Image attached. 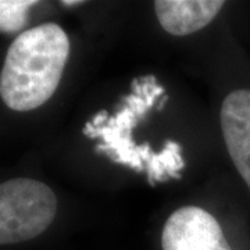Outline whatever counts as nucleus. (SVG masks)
<instances>
[{
	"label": "nucleus",
	"mask_w": 250,
	"mask_h": 250,
	"mask_svg": "<svg viewBox=\"0 0 250 250\" xmlns=\"http://www.w3.org/2000/svg\"><path fill=\"white\" fill-rule=\"evenodd\" d=\"M164 93V86L154 75L135 78L131 82V93L121 99L116 111L108 114L104 123L92 124L88 121L82 128V134L89 139L102 141L95 147L96 153L107 156L116 164L146 172L150 187L168 179H179L185 167L179 143L168 139L160 152H156L149 143L136 145L132 136L135 126Z\"/></svg>",
	"instance_id": "nucleus-1"
},
{
	"label": "nucleus",
	"mask_w": 250,
	"mask_h": 250,
	"mask_svg": "<svg viewBox=\"0 0 250 250\" xmlns=\"http://www.w3.org/2000/svg\"><path fill=\"white\" fill-rule=\"evenodd\" d=\"M70 39L47 22L24 31L10 45L0 72V98L14 111L41 107L54 95L67 60Z\"/></svg>",
	"instance_id": "nucleus-2"
},
{
	"label": "nucleus",
	"mask_w": 250,
	"mask_h": 250,
	"mask_svg": "<svg viewBox=\"0 0 250 250\" xmlns=\"http://www.w3.org/2000/svg\"><path fill=\"white\" fill-rule=\"evenodd\" d=\"M57 213V197L45 182L16 178L0 184V245L43 233Z\"/></svg>",
	"instance_id": "nucleus-3"
},
{
	"label": "nucleus",
	"mask_w": 250,
	"mask_h": 250,
	"mask_svg": "<svg viewBox=\"0 0 250 250\" xmlns=\"http://www.w3.org/2000/svg\"><path fill=\"white\" fill-rule=\"evenodd\" d=\"M163 250H231L218 221L196 206L175 210L164 224Z\"/></svg>",
	"instance_id": "nucleus-4"
},
{
	"label": "nucleus",
	"mask_w": 250,
	"mask_h": 250,
	"mask_svg": "<svg viewBox=\"0 0 250 250\" xmlns=\"http://www.w3.org/2000/svg\"><path fill=\"white\" fill-rule=\"evenodd\" d=\"M220 118L227 150L250 188V89L233 90L224 99Z\"/></svg>",
	"instance_id": "nucleus-5"
},
{
	"label": "nucleus",
	"mask_w": 250,
	"mask_h": 250,
	"mask_svg": "<svg viewBox=\"0 0 250 250\" xmlns=\"http://www.w3.org/2000/svg\"><path fill=\"white\" fill-rule=\"evenodd\" d=\"M224 7L221 0H157L156 16L166 32L175 36L193 34L208 25Z\"/></svg>",
	"instance_id": "nucleus-6"
},
{
	"label": "nucleus",
	"mask_w": 250,
	"mask_h": 250,
	"mask_svg": "<svg viewBox=\"0 0 250 250\" xmlns=\"http://www.w3.org/2000/svg\"><path fill=\"white\" fill-rule=\"evenodd\" d=\"M35 0H0V32L14 34L25 27L28 10L35 6Z\"/></svg>",
	"instance_id": "nucleus-7"
},
{
	"label": "nucleus",
	"mask_w": 250,
	"mask_h": 250,
	"mask_svg": "<svg viewBox=\"0 0 250 250\" xmlns=\"http://www.w3.org/2000/svg\"><path fill=\"white\" fill-rule=\"evenodd\" d=\"M62 6H77V4H82L81 0H64L62 1Z\"/></svg>",
	"instance_id": "nucleus-8"
},
{
	"label": "nucleus",
	"mask_w": 250,
	"mask_h": 250,
	"mask_svg": "<svg viewBox=\"0 0 250 250\" xmlns=\"http://www.w3.org/2000/svg\"><path fill=\"white\" fill-rule=\"evenodd\" d=\"M167 100H168V96H167V95H164V96L161 98L160 103L157 104V106H159L157 108H159V110H163V108H164V106H166V103H167Z\"/></svg>",
	"instance_id": "nucleus-9"
}]
</instances>
